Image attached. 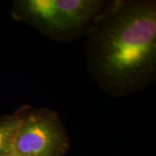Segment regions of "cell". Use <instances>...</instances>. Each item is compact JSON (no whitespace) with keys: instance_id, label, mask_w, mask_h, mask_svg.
<instances>
[{"instance_id":"277c9868","label":"cell","mask_w":156,"mask_h":156,"mask_svg":"<svg viewBox=\"0 0 156 156\" xmlns=\"http://www.w3.org/2000/svg\"><path fill=\"white\" fill-rule=\"evenodd\" d=\"M20 122L18 114L0 119V156L11 153L12 144Z\"/></svg>"},{"instance_id":"5b68a950","label":"cell","mask_w":156,"mask_h":156,"mask_svg":"<svg viewBox=\"0 0 156 156\" xmlns=\"http://www.w3.org/2000/svg\"><path fill=\"white\" fill-rule=\"evenodd\" d=\"M2 156H17V155H15V154H13V153H8V154H6V155H2Z\"/></svg>"},{"instance_id":"7a4b0ae2","label":"cell","mask_w":156,"mask_h":156,"mask_svg":"<svg viewBox=\"0 0 156 156\" xmlns=\"http://www.w3.org/2000/svg\"><path fill=\"white\" fill-rule=\"evenodd\" d=\"M108 3L104 0H25L18 5L21 15L44 36L68 44L85 36Z\"/></svg>"},{"instance_id":"6da1fadb","label":"cell","mask_w":156,"mask_h":156,"mask_svg":"<svg viewBox=\"0 0 156 156\" xmlns=\"http://www.w3.org/2000/svg\"><path fill=\"white\" fill-rule=\"evenodd\" d=\"M89 73L112 98L140 92L156 76V2L114 0L85 36Z\"/></svg>"},{"instance_id":"3957f363","label":"cell","mask_w":156,"mask_h":156,"mask_svg":"<svg viewBox=\"0 0 156 156\" xmlns=\"http://www.w3.org/2000/svg\"><path fill=\"white\" fill-rule=\"evenodd\" d=\"M21 122L12 144L17 156H62L69 147L59 115L48 108H29L19 113Z\"/></svg>"}]
</instances>
